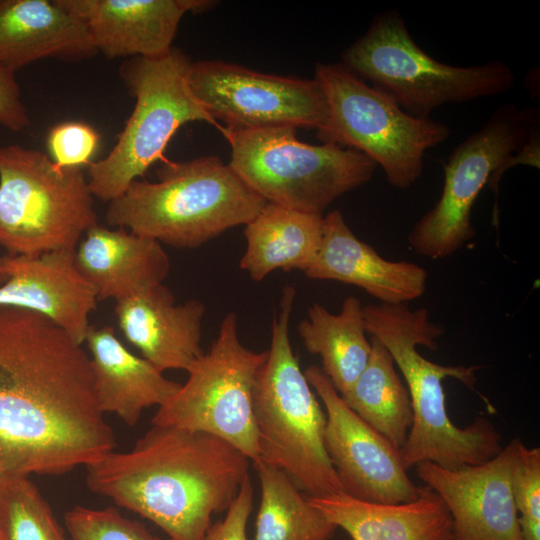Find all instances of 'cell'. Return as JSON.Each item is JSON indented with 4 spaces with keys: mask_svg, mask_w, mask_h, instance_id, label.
Wrapping results in <instances>:
<instances>
[{
    "mask_svg": "<svg viewBox=\"0 0 540 540\" xmlns=\"http://www.w3.org/2000/svg\"><path fill=\"white\" fill-rule=\"evenodd\" d=\"M157 181L135 180L109 202L107 223L177 248H196L248 224L267 204L218 156L164 159Z\"/></svg>",
    "mask_w": 540,
    "mask_h": 540,
    "instance_id": "obj_4",
    "label": "cell"
},
{
    "mask_svg": "<svg viewBox=\"0 0 540 540\" xmlns=\"http://www.w3.org/2000/svg\"><path fill=\"white\" fill-rule=\"evenodd\" d=\"M100 142L99 133L90 125L67 121L53 126L47 136L51 160L62 168L89 165Z\"/></svg>",
    "mask_w": 540,
    "mask_h": 540,
    "instance_id": "obj_31",
    "label": "cell"
},
{
    "mask_svg": "<svg viewBox=\"0 0 540 540\" xmlns=\"http://www.w3.org/2000/svg\"><path fill=\"white\" fill-rule=\"evenodd\" d=\"M97 53L84 22L61 0H0V65L12 72L46 58Z\"/></svg>",
    "mask_w": 540,
    "mask_h": 540,
    "instance_id": "obj_21",
    "label": "cell"
},
{
    "mask_svg": "<svg viewBox=\"0 0 540 540\" xmlns=\"http://www.w3.org/2000/svg\"><path fill=\"white\" fill-rule=\"evenodd\" d=\"M252 504L253 486L248 475L228 507L225 518L211 525L203 540H248L246 529Z\"/></svg>",
    "mask_w": 540,
    "mask_h": 540,
    "instance_id": "obj_32",
    "label": "cell"
},
{
    "mask_svg": "<svg viewBox=\"0 0 540 540\" xmlns=\"http://www.w3.org/2000/svg\"><path fill=\"white\" fill-rule=\"evenodd\" d=\"M307 498L352 540H453L451 514L426 485L416 499L398 504L365 502L345 493Z\"/></svg>",
    "mask_w": 540,
    "mask_h": 540,
    "instance_id": "obj_22",
    "label": "cell"
},
{
    "mask_svg": "<svg viewBox=\"0 0 540 540\" xmlns=\"http://www.w3.org/2000/svg\"><path fill=\"white\" fill-rule=\"evenodd\" d=\"M64 522L71 540H161L114 507L75 506L65 513Z\"/></svg>",
    "mask_w": 540,
    "mask_h": 540,
    "instance_id": "obj_29",
    "label": "cell"
},
{
    "mask_svg": "<svg viewBox=\"0 0 540 540\" xmlns=\"http://www.w3.org/2000/svg\"><path fill=\"white\" fill-rule=\"evenodd\" d=\"M267 351L245 347L237 316L227 313L210 350L186 371L180 389L158 407L152 425L215 435L240 450L253 464L260 460L253 415V390Z\"/></svg>",
    "mask_w": 540,
    "mask_h": 540,
    "instance_id": "obj_12",
    "label": "cell"
},
{
    "mask_svg": "<svg viewBox=\"0 0 540 540\" xmlns=\"http://www.w3.org/2000/svg\"><path fill=\"white\" fill-rule=\"evenodd\" d=\"M219 129L231 147L229 165L255 192L305 213L322 215L336 199L366 184L377 167L357 150L302 142L295 127Z\"/></svg>",
    "mask_w": 540,
    "mask_h": 540,
    "instance_id": "obj_8",
    "label": "cell"
},
{
    "mask_svg": "<svg viewBox=\"0 0 540 540\" xmlns=\"http://www.w3.org/2000/svg\"><path fill=\"white\" fill-rule=\"evenodd\" d=\"M261 501L254 540H330L337 527L326 519L280 469L262 461L253 464Z\"/></svg>",
    "mask_w": 540,
    "mask_h": 540,
    "instance_id": "obj_27",
    "label": "cell"
},
{
    "mask_svg": "<svg viewBox=\"0 0 540 540\" xmlns=\"http://www.w3.org/2000/svg\"><path fill=\"white\" fill-rule=\"evenodd\" d=\"M1 264L7 280L0 286V306L41 313L78 343L85 342L91 326L89 316L98 300L76 266L75 250L37 256L5 255Z\"/></svg>",
    "mask_w": 540,
    "mask_h": 540,
    "instance_id": "obj_16",
    "label": "cell"
},
{
    "mask_svg": "<svg viewBox=\"0 0 540 540\" xmlns=\"http://www.w3.org/2000/svg\"><path fill=\"white\" fill-rule=\"evenodd\" d=\"M363 307L354 296L344 299L338 314L313 303L298 326L307 351L321 357V369L340 395L352 387L370 358Z\"/></svg>",
    "mask_w": 540,
    "mask_h": 540,
    "instance_id": "obj_25",
    "label": "cell"
},
{
    "mask_svg": "<svg viewBox=\"0 0 540 540\" xmlns=\"http://www.w3.org/2000/svg\"><path fill=\"white\" fill-rule=\"evenodd\" d=\"M85 342L103 414L113 413L134 426L144 410L160 407L181 387L148 360L129 351L110 327L90 326Z\"/></svg>",
    "mask_w": 540,
    "mask_h": 540,
    "instance_id": "obj_23",
    "label": "cell"
},
{
    "mask_svg": "<svg viewBox=\"0 0 540 540\" xmlns=\"http://www.w3.org/2000/svg\"><path fill=\"white\" fill-rule=\"evenodd\" d=\"M295 296L294 286L284 287L270 348L253 390L259 456L283 471L306 496L344 493L325 449L326 414L290 342Z\"/></svg>",
    "mask_w": 540,
    "mask_h": 540,
    "instance_id": "obj_5",
    "label": "cell"
},
{
    "mask_svg": "<svg viewBox=\"0 0 540 540\" xmlns=\"http://www.w3.org/2000/svg\"><path fill=\"white\" fill-rule=\"evenodd\" d=\"M511 483L523 540H540V448L520 441Z\"/></svg>",
    "mask_w": 540,
    "mask_h": 540,
    "instance_id": "obj_30",
    "label": "cell"
},
{
    "mask_svg": "<svg viewBox=\"0 0 540 540\" xmlns=\"http://www.w3.org/2000/svg\"><path fill=\"white\" fill-rule=\"evenodd\" d=\"M85 24L97 52L106 57L158 58L173 49L188 12L215 5L208 0H61Z\"/></svg>",
    "mask_w": 540,
    "mask_h": 540,
    "instance_id": "obj_17",
    "label": "cell"
},
{
    "mask_svg": "<svg viewBox=\"0 0 540 540\" xmlns=\"http://www.w3.org/2000/svg\"><path fill=\"white\" fill-rule=\"evenodd\" d=\"M192 61L173 49L158 58L134 57L122 64L121 77L135 106L116 144L88 165L93 197L112 201L143 177L158 160L176 131L188 122L217 125L192 93L187 74Z\"/></svg>",
    "mask_w": 540,
    "mask_h": 540,
    "instance_id": "obj_10",
    "label": "cell"
},
{
    "mask_svg": "<svg viewBox=\"0 0 540 540\" xmlns=\"http://www.w3.org/2000/svg\"><path fill=\"white\" fill-rule=\"evenodd\" d=\"M1 482H2V480L0 479V485H1Z\"/></svg>",
    "mask_w": 540,
    "mask_h": 540,
    "instance_id": "obj_35",
    "label": "cell"
},
{
    "mask_svg": "<svg viewBox=\"0 0 540 540\" xmlns=\"http://www.w3.org/2000/svg\"><path fill=\"white\" fill-rule=\"evenodd\" d=\"M250 460L215 435L152 425L127 452L86 466L88 488L162 529L170 540H203L227 510Z\"/></svg>",
    "mask_w": 540,
    "mask_h": 540,
    "instance_id": "obj_2",
    "label": "cell"
},
{
    "mask_svg": "<svg viewBox=\"0 0 540 540\" xmlns=\"http://www.w3.org/2000/svg\"><path fill=\"white\" fill-rule=\"evenodd\" d=\"M323 234V216L267 202L245 225L246 250L240 268L254 281L271 272H305L315 260Z\"/></svg>",
    "mask_w": 540,
    "mask_h": 540,
    "instance_id": "obj_24",
    "label": "cell"
},
{
    "mask_svg": "<svg viewBox=\"0 0 540 540\" xmlns=\"http://www.w3.org/2000/svg\"><path fill=\"white\" fill-rule=\"evenodd\" d=\"M304 375L325 406V449L343 492L380 504L416 499L420 487L409 478L399 451L347 406L320 367L311 365Z\"/></svg>",
    "mask_w": 540,
    "mask_h": 540,
    "instance_id": "obj_14",
    "label": "cell"
},
{
    "mask_svg": "<svg viewBox=\"0 0 540 540\" xmlns=\"http://www.w3.org/2000/svg\"><path fill=\"white\" fill-rule=\"evenodd\" d=\"M366 330L390 352L408 385L413 423L399 450L403 467L432 462L446 469L484 463L498 455L501 437L488 418L478 416L465 428L450 419L442 381L454 378L474 390L480 366H444L423 357L422 345L437 349L444 329L429 320L425 308L410 310L403 304H369L363 307Z\"/></svg>",
    "mask_w": 540,
    "mask_h": 540,
    "instance_id": "obj_3",
    "label": "cell"
},
{
    "mask_svg": "<svg viewBox=\"0 0 540 540\" xmlns=\"http://www.w3.org/2000/svg\"><path fill=\"white\" fill-rule=\"evenodd\" d=\"M314 79L328 107L317 138L365 154L396 188L411 187L422 174L426 151L450 136L446 124L410 116L341 63H318Z\"/></svg>",
    "mask_w": 540,
    "mask_h": 540,
    "instance_id": "obj_11",
    "label": "cell"
},
{
    "mask_svg": "<svg viewBox=\"0 0 540 540\" xmlns=\"http://www.w3.org/2000/svg\"><path fill=\"white\" fill-rule=\"evenodd\" d=\"M114 309L125 338L160 371H187L204 354L201 336L205 306L199 300L177 304L162 283L116 301Z\"/></svg>",
    "mask_w": 540,
    "mask_h": 540,
    "instance_id": "obj_19",
    "label": "cell"
},
{
    "mask_svg": "<svg viewBox=\"0 0 540 540\" xmlns=\"http://www.w3.org/2000/svg\"><path fill=\"white\" fill-rule=\"evenodd\" d=\"M520 439L490 460L457 469L432 462L415 465L418 477L447 506L453 540H523L512 492V468Z\"/></svg>",
    "mask_w": 540,
    "mask_h": 540,
    "instance_id": "obj_15",
    "label": "cell"
},
{
    "mask_svg": "<svg viewBox=\"0 0 540 540\" xmlns=\"http://www.w3.org/2000/svg\"><path fill=\"white\" fill-rule=\"evenodd\" d=\"M114 447L82 344L41 313L0 306V479L61 475Z\"/></svg>",
    "mask_w": 540,
    "mask_h": 540,
    "instance_id": "obj_1",
    "label": "cell"
},
{
    "mask_svg": "<svg viewBox=\"0 0 540 540\" xmlns=\"http://www.w3.org/2000/svg\"><path fill=\"white\" fill-rule=\"evenodd\" d=\"M75 263L98 301H119L147 291L162 284L170 270V259L160 242L99 224L79 242Z\"/></svg>",
    "mask_w": 540,
    "mask_h": 540,
    "instance_id": "obj_20",
    "label": "cell"
},
{
    "mask_svg": "<svg viewBox=\"0 0 540 540\" xmlns=\"http://www.w3.org/2000/svg\"><path fill=\"white\" fill-rule=\"evenodd\" d=\"M540 115L535 108L507 103L454 148L444 164V186L407 240L419 255L444 259L475 237L472 207L489 184L497 190L503 173L516 164L539 168Z\"/></svg>",
    "mask_w": 540,
    "mask_h": 540,
    "instance_id": "obj_7",
    "label": "cell"
},
{
    "mask_svg": "<svg viewBox=\"0 0 540 540\" xmlns=\"http://www.w3.org/2000/svg\"><path fill=\"white\" fill-rule=\"evenodd\" d=\"M341 57L349 71L415 118H429L444 104L505 94L515 84L512 69L502 61L460 67L430 57L397 10L376 15Z\"/></svg>",
    "mask_w": 540,
    "mask_h": 540,
    "instance_id": "obj_6",
    "label": "cell"
},
{
    "mask_svg": "<svg viewBox=\"0 0 540 540\" xmlns=\"http://www.w3.org/2000/svg\"><path fill=\"white\" fill-rule=\"evenodd\" d=\"M7 280V276L3 270L0 257V286Z\"/></svg>",
    "mask_w": 540,
    "mask_h": 540,
    "instance_id": "obj_34",
    "label": "cell"
},
{
    "mask_svg": "<svg viewBox=\"0 0 540 540\" xmlns=\"http://www.w3.org/2000/svg\"><path fill=\"white\" fill-rule=\"evenodd\" d=\"M71 540V539H70Z\"/></svg>",
    "mask_w": 540,
    "mask_h": 540,
    "instance_id": "obj_36",
    "label": "cell"
},
{
    "mask_svg": "<svg viewBox=\"0 0 540 540\" xmlns=\"http://www.w3.org/2000/svg\"><path fill=\"white\" fill-rule=\"evenodd\" d=\"M369 361L352 387L340 395L347 406L398 451L413 423L408 389L388 349L371 336Z\"/></svg>",
    "mask_w": 540,
    "mask_h": 540,
    "instance_id": "obj_26",
    "label": "cell"
},
{
    "mask_svg": "<svg viewBox=\"0 0 540 540\" xmlns=\"http://www.w3.org/2000/svg\"><path fill=\"white\" fill-rule=\"evenodd\" d=\"M97 223L81 168H62L35 149L0 146V246L7 255L75 250Z\"/></svg>",
    "mask_w": 540,
    "mask_h": 540,
    "instance_id": "obj_9",
    "label": "cell"
},
{
    "mask_svg": "<svg viewBox=\"0 0 540 540\" xmlns=\"http://www.w3.org/2000/svg\"><path fill=\"white\" fill-rule=\"evenodd\" d=\"M0 540H70L38 488L20 477L0 485Z\"/></svg>",
    "mask_w": 540,
    "mask_h": 540,
    "instance_id": "obj_28",
    "label": "cell"
},
{
    "mask_svg": "<svg viewBox=\"0 0 540 540\" xmlns=\"http://www.w3.org/2000/svg\"><path fill=\"white\" fill-rule=\"evenodd\" d=\"M30 123L15 73L0 65V124L13 132H19Z\"/></svg>",
    "mask_w": 540,
    "mask_h": 540,
    "instance_id": "obj_33",
    "label": "cell"
},
{
    "mask_svg": "<svg viewBox=\"0 0 540 540\" xmlns=\"http://www.w3.org/2000/svg\"><path fill=\"white\" fill-rule=\"evenodd\" d=\"M304 273L310 279L360 287L386 304H403L419 298L427 283V271L423 267L386 260L358 239L337 209L323 217L320 249Z\"/></svg>",
    "mask_w": 540,
    "mask_h": 540,
    "instance_id": "obj_18",
    "label": "cell"
},
{
    "mask_svg": "<svg viewBox=\"0 0 540 540\" xmlns=\"http://www.w3.org/2000/svg\"><path fill=\"white\" fill-rule=\"evenodd\" d=\"M188 85L205 110L227 128L271 127L319 129L327 117V100L313 79L265 74L218 60L192 62Z\"/></svg>",
    "mask_w": 540,
    "mask_h": 540,
    "instance_id": "obj_13",
    "label": "cell"
}]
</instances>
